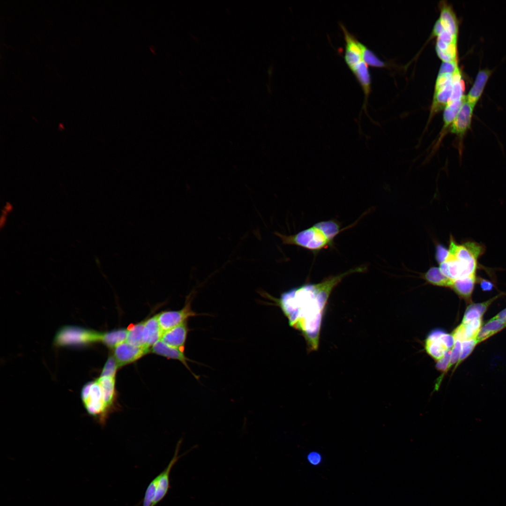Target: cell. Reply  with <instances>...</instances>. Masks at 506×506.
<instances>
[{
	"instance_id": "obj_8",
	"label": "cell",
	"mask_w": 506,
	"mask_h": 506,
	"mask_svg": "<svg viewBox=\"0 0 506 506\" xmlns=\"http://www.w3.org/2000/svg\"><path fill=\"white\" fill-rule=\"evenodd\" d=\"M191 493H179L153 500V506H190Z\"/></svg>"
},
{
	"instance_id": "obj_2",
	"label": "cell",
	"mask_w": 506,
	"mask_h": 506,
	"mask_svg": "<svg viewBox=\"0 0 506 506\" xmlns=\"http://www.w3.org/2000/svg\"><path fill=\"white\" fill-rule=\"evenodd\" d=\"M412 351L424 366L444 368L474 381L500 369L506 354V332L500 329L481 332L440 352L415 348Z\"/></svg>"
},
{
	"instance_id": "obj_3",
	"label": "cell",
	"mask_w": 506,
	"mask_h": 506,
	"mask_svg": "<svg viewBox=\"0 0 506 506\" xmlns=\"http://www.w3.org/2000/svg\"><path fill=\"white\" fill-rule=\"evenodd\" d=\"M287 441L280 445L277 458L271 465L246 467L235 472L244 499L281 481L285 475L303 472L287 465Z\"/></svg>"
},
{
	"instance_id": "obj_1",
	"label": "cell",
	"mask_w": 506,
	"mask_h": 506,
	"mask_svg": "<svg viewBox=\"0 0 506 506\" xmlns=\"http://www.w3.org/2000/svg\"><path fill=\"white\" fill-rule=\"evenodd\" d=\"M506 429V412L476 424H458L423 439L413 446L391 435L389 441L418 460L435 490L455 506H480L484 483L493 446Z\"/></svg>"
},
{
	"instance_id": "obj_5",
	"label": "cell",
	"mask_w": 506,
	"mask_h": 506,
	"mask_svg": "<svg viewBox=\"0 0 506 506\" xmlns=\"http://www.w3.org/2000/svg\"><path fill=\"white\" fill-rule=\"evenodd\" d=\"M243 500L235 472L216 482V506H242Z\"/></svg>"
},
{
	"instance_id": "obj_4",
	"label": "cell",
	"mask_w": 506,
	"mask_h": 506,
	"mask_svg": "<svg viewBox=\"0 0 506 506\" xmlns=\"http://www.w3.org/2000/svg\"><path fill=\"white\" fill-rule=\"evenodd\" d=\"M153 500L114 490H99L91 494L83 506H153Z\"/></svg>"
},
{
	"instance_id": "obj_6",
	"label": "cell",
	"mask_w": 506,
	"mask_h": 506,
	"mask_svg": "<svg viewBox=\"0 0 506 506\" xmlns=\"http://www.w3.org/2000/svg\"><path fill=\"white\" fill-rule=\"evenodd\" d=\"M281 481L244 499L242 506H280Z\"/></svg>"
},
{
	"instance_id": "obj_7",
	"label": "cell",
	"mask_w": 506,
	"mask_h": 506,
	"mask_svg": "<svg viewBox=\"0 0 506 506\" xmlns=\"http://www.w3.org/2000/svg\"><path fill=\"white\" fill-rule=\"evenodd\" d=\"M190 506H216V482L195 489L191 493Z\"/></svg>"
}]
</instances>
